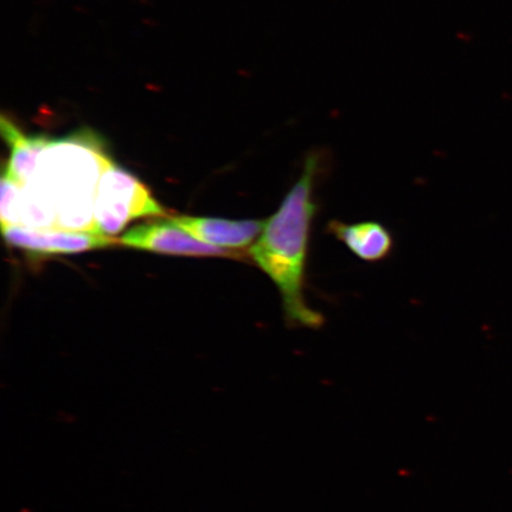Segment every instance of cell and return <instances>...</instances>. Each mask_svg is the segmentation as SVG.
Masks as SVG:
<instances>
[{
    "label": "cell",
    "mask_w": 512,
    "mask_h": 512,
    "mask_svg": "<svg viewBox=\"0 0 512 512\" xmlns=\"http://www.w3.org/2000/svg\"><path fill=\"white\" fill-rule=\"evenodd\" d=\"M164 215L151 191L119 166L112 164L100 178L94 206L95 229L107 236L118 234L128 222Z\"/></svg>",
    "instance_id": "3"
},
{
    "label": "cell",
    "mask_w": 512,
    "mask_h": 512,
    "mask_svg": "<svg viewBox=\"0 0 512 512\" xmlns=\"http://www.w3.org/2000/svg\"><path fill=\"white\" fill-rule=\"evenodd\" d=\"M326 232L342 242L358 259L371 264L388 259L394 249L392 233L377 221L349 224L332 220L326 226Z\"/></svg>",
    "instance_id": "7"
},
{
    "label": "cell",
    "mask_w": 512,
    "mask_h": 512,
    "mask_svg": "<svg viewBox=\"0 0 512 512\" xmlns=\"http://www.w3.org/2000/svg\"><path fill=\"white\" fill-rule=\"evenodd\" d=\"M172 221L197 240L222 249L251 246L265 226V221L258 220L230 221L194 216H177Z\"/></svg>",
    "instance_id": "6"
},
{
    "label": "cell",
    "mask_w": 512,
    "mask_h": 512,
    "mask_svg": "<svg viewBox=\"0 0 512 512\" xmlns=\"http://www.w3.org/2000/svg\"><path fill=\"white\" fill-rule=\"evenodd\" d=\"M328 171L325 152L307 153L302 175L249 249L256 266L278 287L285 322L292 329L317 330L325 322L322 313L307 303L305 288L313 222L319 210L317 189Z\"/></svg>",
    "instance_id": "1"
},
{
    "label": "cell",
    "mask_w": 512,
    "mask_h": 512,
    "mask_svg": "<svg viewBox=\"0 0 512 512\" xmlns=\"http://www.w3.org/2000/svg\"><path fill=\"white\" fill-rule=\"evenodd\" d=\"M3 138L10 147L8 168L4 174L19 185H27L34 176L38 159L50 138L46 134H27L3 115L0 120Z\"/></svg>",
    "instance_id": "8"
},
{
    "label": "cell",
    "mask_w": 512,
    "mask_h": 512,
    "mask_svg": "<svg viewBox=\"0 0 512 512\" xmlns=\"http://www.w3.org/2000/svg\"><path fill=\"white\" fill-rule=\"evenodd\" d=\"M121 245L160 254L196 256H241L194 238L172 221L139 224L121 236Z\"/></svg>",
    "instance_id": "5"
},
{
    "label": "cell",
    "mask_w": 512,
    "mask_h": 512,
    "mask_svg": "<svg viewBox=\"0 0 512 512\" xmlns=\"http://www.w3.org/2000/svg\"><path fill=\"white\" fill-rule=\"evenodd\" d=\"M113 163L104 142L89 130L50 140L38 159L32 178L40 188L28 202L63 230L95 229L94 206L100 178Z\"/></svg>",
    "instance_id": "2"
},
{
    "label": "cell",
    "mask_w": 512,
    "mask_h": 512,
    "mask_svg": "<svg viewBox=\"0 0 512 512\" xmlns=\"http://www.w3.org/2000/svg\"><path fill=\"white\" fill-rule=\"evenodd\" d=\"M23 187L8 175L2 177V196H0V219L2 226L17 224L21 226V210Z\"/></svg>",
    "instance_id": "9"
},
{
    "label": "cell",
    "mask_w": 512,
    "mask_h": 512,
    "mask_svg": "<svg viewBox=\"0 0 512 512\" xmlns=\"http://www.w3.org/2000/svg\"><path fill=\"white\" fill-rule=\"evenodd\" d=\"M2 228L9 245L37 254H76L115 243L111 236L95 230L37 229L17 224Z\"/></svg>",
    "instance_id": "4"
}]
</instances>
